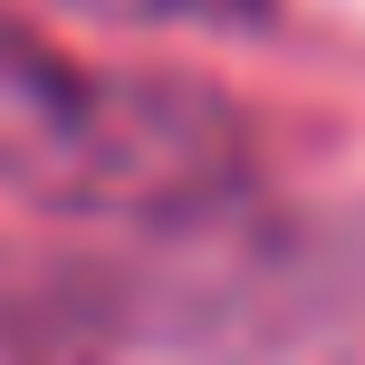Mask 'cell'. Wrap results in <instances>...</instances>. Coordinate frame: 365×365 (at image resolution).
<instances>
[{
  "label": "cell",
  "mask_w": 365,
  "mask_h": 365,
  "mask_svg": "<svg viewBox=\"0 0 365 365\" xmlns=\"http://www.w3.org/2000/svg\"><path fill=\"white\" fill-rule=\"evenodd\" d=\"M250 125L192 77L77 68L0 19V192L77 221H182L240 192Z\"/></svg>",
  "instance_id": "1"
},
{
  "label": "cell",
  "mask_w": 365,
  "mask_h": 365,
  "mask_svg": "<svg viewBox=\"0 0 365 365\" xmlns=\"http://www.w3.org/2000/svg\"><path fill=\"white\" fill-rule=\"evenodd\" d=\"M77 19H115V29H250L269 0H58Z\"/></svg>",
  "instance_id": "2"
}]
</instances>
